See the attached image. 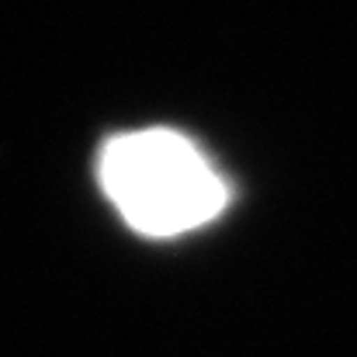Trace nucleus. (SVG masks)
Instances as JSON below:
<instances>
[{
  "instance_id": "1",
  "label": "nucleus",
  "mask_w": 357,
  "mask_h": 357,
  "mask_svg": "<svg viewBox=\"0 0 357 357\" xmlns=\"http://www.w3.org/2000/svg\"><path fill=\"white\" fill-rule=\"evenodd\" d=\"M98 181L121 219L149 239L195 233L229 205V184L198 142L174 128L112 135L98 156Z\"/></svg>"
}]
</instances>
